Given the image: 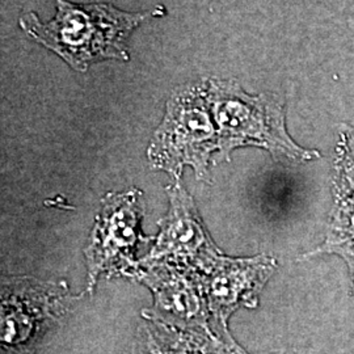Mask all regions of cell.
<instances>
[{
	"label": "cell",
	"instance_id": "cell-1",
	"mask_svg": "<svg viewBox=\"0 0 354 354\" xmlns=\"http://www.w3.org/2000/svg\"><path fill=\"white\" fill-rule=\"evenodd\" d=\"M57 1V15L42 23L35 12L20 17V26L38 44L55 53L79 73L89 64L114 58L127 62V41L131 32L165 8L145 13L124 12L112 4H74Z\"/></svg>",
	"mask_w": 354,
	"mask_h": 354
},
{
	"label": "cell",
	"instance_id": "cell-2",
	"mask_svg": "<svg viewBox=\"0 0 354 354\" xmlns=\"http://www.w3.org/2000/svg\"><path fill=\"white\" fill-rule=\"evenodd\" d=\"M206 100L214 115L219 159H227L236 147L254 146L274 158L294 163L317 160L320 152L307 150L291 140L285 124V106L270 93L248 95L235 82L213 80L206 87Z\"/></svg>",
	"mask_w": 354,
	"mask_h": 354
},
{
	"label": "cell",
	"instance_id": "cell-3",
	"mask_svg": "<svg viewBox=\"0 0 354 354\" xmlns=\"http://www.w3.org/2000/svg\"><path fill=\"white\" fill-rule=\"evenodd\" d=\"M209 111L206 95L198 89L172 97L149 151L155 168L175 174L189 165L203 176L212 152L218 150V134Z\"/></svg>",
	"mask_w": 354,
	"mask_h": 354
},
{
	"label": "cell",
	"instance_id": "cell-4",
	"mask_svg": "<svg viewBox=\"0 0 354 354\" xmlns=\"http://www.w3.org/2000/svg\"><path fill=\"white\" fill-rule=\"evenodd\" d=\"M140 207L134 192L109 194L104 200L100 221L87 250L91 277L129 263L138 244Z\"/></svg>",
	"mask_w": 354,
	"mask_h": 354
},
{
	"label": "cell",
	"instance_id": "cell-5",
	"mask_svg": "<svg viewBox=\"0 0 354 354\" xmlns=\"http://www.w3.org/2000/svg\"><path fill=\"white\" fill-rule=\"evenodd\" d=\"M276 269L273 257L260 254L250 259L218 257L207 281L212 308L223 319L238 307H254L259 294Z\"/></svg>",
	"mask_w": 354,
	"mask_h": 354
},
{
	"label": "cell",
	"instance_id": "cell-6",
	"mask_svg": "<svg viewBox=\"0 0 354 354\" xmlns=\"http://www.w3.org/2000/svg\"><path fill=\"white\" fill-rule=\"evenodd\" d=\"M176 189L172 194V210L167 218L153 256L196 254L203 247H210L200 226L196 210L184 192Z\"/></svg>",
	"mask_w": 354,
	"mask_h": 354
},
{
	"label": "cell",
	"instance_id": "cell-7",
	"mask_svg": "<svg viewBox=\"0 0 354 354\" xmlns=\"http://www.w3.org/2000/svg\"><path fill=\"white\" fill-rule=\"evenodd\" d=\"M322 254H336L348 266L354 294V198L333 197L324 241L301 260Z\"/></svg>",
	"mask_w": 354,
	"mask_h": 354
},
{
	"label": "cell",
	"instance_id": "cell-8",
	"mask_svg": "<svg viewBox=\"0 0 354 354\" xmlns=\"http://www.w3.org/2000/svg\"><path fill=\"white\" fill-rule=\"evenodd\" d=\"M333 197L354 198V127L342 124L333 163Z\"/></svg>",
	"mask_w": 354,
	"mask_h": 354
},
{
	"label": "cell",
	"instance_id": "cell-9",
	"mask_svg": "<svg viewBox=\"0 0 354 354\" xmlns=\"http://www.w3.org/2000/svg\"><path fill=\"white\" fill-rule=\"evenodd\" d=\"M156 297L162 310L183 319L196 317L201 307L194 286L187 279L176 276L156 290Z\"/></svg>",
	"mask_w": 354,
	"mask_h": 354
},
{
	"label": "cell",
	"instance_id": "cell-10",
	"mask_svg": "<svg viewBox=\"0 0 354 354\" xmlns=\"http://www.w3.org/2000/svg\"><path fill=\"white\" fill-rule=\"evenodd\" d=\"M288 354H322L317 353V352H311V351H307V352H292V353Z\"/></svg>",
	"mask_w": 354,
	"mask_h": 354
}]
</instances>
